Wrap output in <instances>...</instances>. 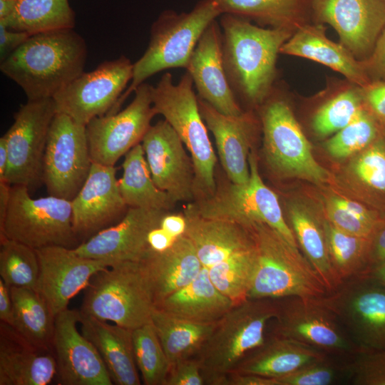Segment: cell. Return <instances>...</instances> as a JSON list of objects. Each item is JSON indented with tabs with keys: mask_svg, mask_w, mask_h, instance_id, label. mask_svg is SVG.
<instances>
[{
	"mask_svg": "<svg viewBox=\"0 0 385 385\" xmlns=\"http://www.w3.org/2000/svg\"><path fill=\"white\" fill-rule=\"evenodd\" d=\"M36 250L39 262L36 290L55 317L85 290L96 273L111 266L103 260L82 257L73 248L48 246Z\"/></svg>",
	"mask_w": 385,
	"mask_h": 385,
	"instance_id": "obj_18",
	"label": "cell"
},
{
	"mask_svg": "<svg viewBox=\"0 0 385 385\" xmlns=\"http://www.w3.org/2000/svg\"><path fill=\"white\" fill-rule=\"evenodd\" d=\"M0 276L9 287L36 289L39 274L36 250L6 237L0 239Z\"/></svg>",
	"mask_w": 385,
	"mask_h": 385,
	"instance_id": "obj_40",
	"label": "cell"
},
{
	"mask_svg": "<svg viewBox=\"0 0 385 385\" xmlns=\"http://www.w3.org/2000/svg\"><path fill=\"white\" fill-rule=\"evenodd\" d=\"M11 185L6 181L0 182V227L4 223L9 205Z\"/></svg>",
	"mask_w": 385,
	"mask_h": 385,
	"instance_id": "obj_57",
	"label": "cell"
},
{
	"mask_svg": "<svg viewBox=\"0 0 385 385\" xmlns=\"http://www.w3.org/2000/svg\"><path fill=\"white\" fill-rule=\"evenodd\" d=\"M319 298L275 299L277 312L271 334L298 341L327 354L353 355L358 349L337 316Z\"/></svg>",
	"mask_w": 385,
	"mask_h": 385,
	"instance_id": "obj_15",
	"label": "cell"
},
{
	"mask_svg": "<svg viewBox=\"0 0 385 385\" xmlns=\"http://www.w3.org/2000/svg\"><path fill=\"white\" fill-rule=\"evenodd\" d=\"M385 262V220H381L369 238L370 271Z\"/></svg>",
	"mask_w": 385,
	"mask_h": 385,
	"instance_id": "obj_50",
	"label": "cell"
},
{
	"mask_svg": "<svg viewBox=\"0 0 385 385\" xmlns=\"http://www.w3.org/2000/svg\"><path fill=\"white\" fill-rule=\"evenodd\" d=\"M343 371L356 385H385V351L358 350Z\"/></svg>",
	"mask_w": 385,
	"mask_h": 385,
	"instance_id": "obj_45",
	"label": "cell"
},
{
	"mask_svg": "<svg viewBox=\"0 0 385 385\" xmlns=\"http://www.w3.org/2000/svg\"><path fill=\"white\" fill-rule=\"evenodd\" d=\"M279 53L320 63L361 88L370 83L365 63L359 61L343 44L329 39L320 26L299 25Z\"/></svg>",
	"mask_w": 385,
	"mask_h": 385,
	"instance_id": "obj_29",
	"label": "cell"
},
{
	"mask_svg": "<svg viewBox=\"0 0 385 385\" xmlns=\"http://www.w3.org/2000/svg\"><path fill=\"white\" fill-rule=\"evenodd\" d=\"M339 369L328 359L307 364L277 378L279 385H328L337 379Z\"/></svg>",
	"mask_w": 385,
	"mask_h": 385,
	"instance_id": "obj_46",
	"label": "cell"
},
{
	"mask_svg": "<svg viewBox=\"0 0 385 385\" xmlns=\"http://www.w3.org/2000/svg\"><path fill=\"white\" fill-rule=\"evenodd\" d=\"M30 36L27 33L11 30L0 24V61H4Z\"/></svg>",
	"mask_w": 385,
	"mask_h": 385,
	"instance_id": "obj_51",
	"label": "cell"
},
{
	"mask_svg": "<svg viewBox=\"0 0 385 385\" xmlns=\"http://www.w3.org/2000/svg\"><path fill=\"white\" fill-rule=\"evenodd\" d=\"M216 385H279L276 378L254 374L230 372L222 375Z\"/></svg>",
	"mask_w": 385,
	"mask_h": 385,
	"instance_id": "obj_52",
	"label": "cell"
},
{
	"mask_svg": "<svg viewBox=\"0 0 385 385\" xmlns=\"http://www.w3.org/2000/svg\"><path fill=\"white\" fill-rule=\"evenodd\" d=\"M370 58L365 62L367 68H371L385 79V28L381 33Z\"/></svg>",
	"mask_w": 385,
	"mask_h": 385,
	"instance_id": "obj_53",
	"label": "cell"
},
{
	"mask_svg": "<svg viewBox=\"0 0 385 385\" xmlns=\"http://www.w3.org/2000/svg\"><path fill=\"white\" fill-rule=\"evenodd\" d=\"M360 351H385V285L369 274L319 298Z\"/></svg>",
	"mask_w": 385,
	"mask_h": 385,
	"instance_id": "obj_11",
	"label": "cell"
},
{
	"mask_svg": "<svg viewBox=\"0 0 385 385\" xmlns=\"http://www.w3.org/2000/svg\"><path fill=\"white\" fill-rule=\"evenodd\" d=\"M186 70L200 98L225 115H239L243 112L226 76L222 30L217 19L200 38Z\"/></svg>",
	"mask_w": 385,
	"mask_h": 385,
	"instance_id": "obj_23",
	"label": "cell"
},
{
	"mask_svg": "<svg viewBox=\"0 0 385 385\" xmlns=\"http://www.w3.org/2000/svg\"><path fill=\"white\" fill-rule=\"evenodd\" d=\"M160 227L170 235L178 237L183 235L186 229L185 215L168 212L163 217Z\"/></svg>",
	"mask_w": 385,
	"mask_h": 385,
	"instance_id": "obj_54",
	"label": "cell"
},
{
	"mask_svg": "<svg viewBox=\"0 0 385 385\" xmlns=\"http://www.w3.org/2000/svg\"><path fill=\"white\" fill-rule=\"evenodd\" d=\"M333 269L342 283L370 272L369 238L346 232L322 218Z\"/></svg>",
	"mask_w": 385,
	"mask_h": 385,
	"instance_id": "obj_37",
	"label": "cell"
},
{
	"mask_svg": "<svg viewBox=\"0 0 385 385\" xmlns=\"http://www.w3.org/2000/svg\"><path fill=\"white\" fill-rule=\"evenodd\" d=\"M9 290L13 304L12 327L30 343L52 350L55 316L46 300L34 289L11 287Z\"/></svg>",
	"mask_w": 385,
	"mask_h": 385,
	"instance_id": "obj_34",
	"label": "cell"
},
{
	"mask_svg": "<svg viewBox=\"0 0 385 385\" xmlns=\"http://www.w3.org/2000/svg\"><path fill=\"white\" fill-rule=\"evenodd\" d=\"M6 237L35 250L48 246L75 248L80 242L72 223L71 200L49 195L32 198L24 185H11L0 239Z\"/></svg>",
	"mask_w": 385,
	"mask_h": 385,
	"instance_id": "obj_8",
	"label": "cell"
},
{
	"mask_svg": "<svg viewBox=\"0 0 385 385\" xmlns=\"http://www.w3.org/2000/svg\"><path fill=\"white\" fill-rule=\"evenodd\" d=\"M224 68L237 100L259 105L272 90L276 61L292 29L265 28L232 14L220 16Z\"/></svg>",
	"mask_w": 385,
	"mask_h": 385,
	"instance_id": "obj_1",
	"label": "cell"
},
{
	"mask_svg": "<svg viewBox=\"0 0 385 385\" xmlns=\"http://www.w3.org/2000/svg\"><path fill=\"white\" fill-rule=\"evenodd\" d=\"M176 238L159 226L149 232L148 242L151 250L162 252L169 248Z\"/></svg>",
	"mask_w": 385,
	"mask_h": 385,
	"instance_id": "obj_55",
	"label": "cell"
},
{
	"mask_svg": "<svg viewBox=\"0 0 385 385\" xmlns=\"http://www.w3.org/2000/svg\"><path fill=\"white\" fill-rule=\"evenodd\" d=\"M257 266L255 245L207 268L216 288L235 304L248 299Z\"/></svg>",
	"mask_w": 385,
	"mask_h": 385,
	"instance_id": "obj_39",
	"label": "cell"
},
{
	"mask_svg": "<svg viewBox=\"0 0 385 385\" xmlns=\"http://www.w3.org/2000/svg\"><path fill=\"white\" fill-rule=\"evenodd\" d=\"M0 320L12 327L14 323L13 304L9 287L0 279Z\"/></svg>",
	"mask_w": 385,
	"mask_h": 385,
	"instance_id": "obj_56",
	"label": "cell"
},
{
	"mask_svg": "<svg viewBox=\"0 0 385 385\" xmlns=\"http://www.w3.org/2000/svg\"><path fill=\"white\" fill-rule=\"evenodd\" d=\"M0 24L31 36L73 29L76 14L68 0H17L13 14Z\"/></svg>",
	"mask_w": 385,
	"mask_h": 385,
	"instance_id": "obj_36",
	"label": "cell"
},
{
	"mask_svg": "<svg viewBox=\"0 0 385 385\" xmlns=\"http://www.w3.org/2000/svg\"><path fill=\"white\" fill-rule=\"evenodd\" d=\"M127 207L115 166L92 163L84 184L71 200L73 228L80 244L111 226Z\"/></svg>",
	"mask_w": 385,
	"mask_h": 385,
	"instance_id": "obj_22",
	"label": "cell"
},
{
	"mask_svg": "<svg viewBox=\"0 0 385 385\" xmlns=\"http://www.w3.org/2000/svg\"><path fill=\"white\" fill-rule=\"evenodd\" d=\"M134 355L145 385H165L170 362L152 322L133 330Z\"/></svg>",
	"mask_w": 385,
	"mask_h": 385,
	"instance_id": "obj_41",
	"label": "cell"
},
{
	"mask_svg": "<svg viewBox=\"0 0 385 385\" xmlns=\"http://www.w3.org/2000/svg\"><path fill=\"white\" fill-rule=\"evenodd\" d=\"M56 371L52 350L35 346L1 322L0 385H47Z\"/></svg>",
	"mask_w": 385,
	"mask_h": 385,
	"instance_id": "obj_25",
	"label": "cell"
},
{
	"mask_svg": "<svg viewBox=\"0 0 385 385\" xmlns=\"http://www.w3.org/2000/svg\"><path fill=\"white\" fill-rule=\"evenodd\" d=\"M142 146L156 186L175 202L195 198V173L184 144L167 120L151 125L142 140Z\"/></svg>",
	"mask_w": 385,
	"mask_h": 385,
	"instance_id": "obj_19",
	"label": "cell"
},
{
	"mask_svg": "<svg viewBox=\"0 0 385 385\" xmlns=\"http://www.w3.org/2000/svg\"><path fill=\"white\" fill-rule=\"evenodd\" d=\"M362 92L344 91L325 103L316 112L312 121L314 133L320 137L336 133L347 125L362 107Z\"/></svg>",
	"mask_w": 385,
	"mask_h": 385,
	"instance_id": "obj_44",
	"label": "cell"
},
{
	"mask_svg": "<svg viewBox=\"0 0 385 385\" xmlns=\"http://www.w3.org/2000/svg\"><path fill=\"white\" fill-rule=\"evenodd\" d=\"M325 218L337 228L356 236L370 238L376 229L344 207L338 205L329 197L325 201Z\"/></svg>",
	"mask_w": 385,
	"mask_h": 385,
	"instance_id": "obj_47",
	"label": "cell"
},
{
	"mask_svg": "<svg viewBox=\"0 0 385 385\" xmlns=\"http://www.w3.org/2000/svg\"><path fill=\"white\" fill-rule=\"evenodd\" d=\"M151 322L170 362L197 355L215 323H197L175 317L156 308Z\"/></svg>",
	"mask_w": 385,
	"mask_h": 385,
	"instance_id": "obj_35",
	"label": "cell"
},
{
	"mask_svg": "<svg viewBox=\"0 0 385 385\" xmlns=\"http://www.w3.org/2000/svg\"><path fill=\"white\" fill-rule=\"evenodd\" d=\"M150 282L156 307L168 296L191 282L204 267L185 235L167 250H150L139 260Z\"/></svg>",
	"mask_w": 385,
	"mask_h": 385,
	"instance_id": "obj_27",
	"label": "cell"
},
{
	"mask_svg": "<svg viewBox=\"0 0 385 385\" xmlns=\"http://www.w3.org/2000/svg\"><path fill=\"white\" fill-rule=\"evenodd\" d=\"M156 303L139 261L123 262L96 273L80 312L135 329L151 322Z\"/></svg>",
	"mask_w": 385,
	"mask_h": 385,
	"instance_id": "obj_7",
	"label": "cell"
},
{
	"mask_svg": "<svg viewBox=\"0 0 385 385\" xmlns=\"http://www.w3.org/2000/svg\"><path fill=\"white\" fill-rule=\"evenodd\" d=\"M80 317V311L68 308L55 317L52 350L56 379L61 385H112L98 350L78 329Z\"/></svg>",
	"mask_w": 385,
	"mask_h": 385,
	"instance_id": "obj_17",
	"label": "cell"
},
{
	"mask_svg": "<svg viewBox=\"0 0 385 385\" xmlns=\"http://www.w3.org/2000/svg\"><path fill=\"white\" fill-rule=\"evenodd\" d=\"M257 266L248 299L319 298L329 294L307 259L265 223L249 227Z\"/></svg>",
	"mask_w": 385,
	"mask_h": 385,
	"instance_id": "obj_5",
	"label": "cell"
},
{
	"mask_svg": "<svg viewBox=\"0 0 385 385\" xmlns=\"http://www.w3.org/2000/svg\"><path fill=\"white\" fill-rule=\"evenodd\" d=\"M188 72L177 83L170 73H165L151 86L153 108L173 127L190 153L195 173L194 192L198 199L216 192L215 179L216 155L209 138L207 128L200 114L197 96Z\"/></svg>",
	"mask_w": 385,
	"mask_h": 385,
	"instance_id": "obj_4",
	"label": "cell"
},
{
	"mask_svg": "<svg viewBox=\"0 0 385 385\" xmlns=\"http://www.w3.org/2000/svg\"><path fill=\"white\" fill-rule=\"evenodd\" d=\"M250 178L244 185L230 184L214 195L192 202L202 217L234 222L245 227L265 223L275 230L285 241L298 248L290 226L285 221L277 195L262 180L255 154L248 158Z\"/></svg>",
	"mask_w": 385,
	"mask_h": 385,
	"instance_id": "obj_9",
	"label": "cell"
},
{
	"mask_svg": "<svg viewBox=\"0 0 385 385\" xmlns=\"http://www.w3.org/2000/svg\"><path fill=\"white\" fill-rule=\"evenodd\" d=\"M88 49L73 29L31 35L0 63V70L27 100L53 98L84 72Z\"/></svg>",
	"mask_w": 385,
	"mask_h": 385,
	"instance_id": "obj_2",
	"label": "cell"
},
{
	"mask_svg": "<svg viewBox=\"0 0 385 385\" xmlns=\"http://www.w3.org/2000/svg\"><path fill=\"white\" fill-rule=\"evenodd\" d=\"M234 305L213 284L204 267L191 282L168 296L156 308L181 319L215 323Z\"/></svg>",
	"mask_w": 385,
	"mask_h": 385,
	"instance_id": "obj_31",
	"label": "cell"
},
{
	"mask_svg": "<svg viewBox=\"0 0 385 385\" xmlns=\"http://www.w3.org/2000/svg\"><path fill=\"white\" fill-rule=\"evenodd\" d=\"M327 354L298 341L272 335L246 354L232 372L279 378Z\"/></svg>",
	"mask_w": 385,
	"mask_h": 385,
	"instance_id": "obj_30",
	"label": "cell"
},
{
	"mask_svg": "<svg viewBox=\"0 0 385 385\" xmlns=\"http://www.w3.org/2000/svg\"><path fill=\"white\" fill-rule=\"evenodd\" d=\"M56 113L52 98L27 100L14 115L4 135L8 148L5 181L29 189L42 181L43 159L48 135Z\"/></svg>",
	"mask_w": 385,
	"mask_h": 385,
	"instance_id": "obj_12",
	"label": "cell"
},
{
	"mask_svg": "<svg viewBox=\"0 0 385 385\" xmlns=\"http://www.w3.org/2000/svg\"><path fill=\"white\" fill-rule=\"evenodd\" d=\"M288 214L291 229L304 257L318 274L328 292H334L342 283L331 263L322 218L299 202L289 203Z\"/></svg>",
	"mask_w": 385,
	"mask_h": 385,
	"instance_id": "obj_32",
	"label": "cell"
},
{
	"mask_svg": "<svg viewBox=\"0 0 385 385\" xmlns=\"http://www.w3.org/2000/svg\"><path fill=\"white\" fill-rule=\"evenodd\" d=\"M385 2V0H383Z\"/></svg>",
	"mask_w": 385,
	"mask_h": 385,
	"instance_id": "obj_61",
	"label": "cell"
},
{
	"mask_svg": "<svg viewBox=\"0 0 385 385\" xmlns=\"http://www.w3.org/2000/svg\"><path fill=\"white\" fill-rule=\"evenodd\" d=\"M261 121L267 160L274 172L322 185L329 181V173L315 159L312 146L289 104L272 96L263 102Z\"/></svg>",
	"mask_w": 385,
	"mask_h": 385,
	"instance_id": "obj_10",
	"label": "cell"
},
{
	"mask_svg": "<svg viewBox=\"0 0 385 385\" xmlns=\"http://www.w3.org/2000/svg\"><path fill=\"white\" fill-rule=\"evenodd\" d=\"M86 125L56 113L51 125L43 159L42 182L51 195L71 200L91 170Z\"/></svg>",
	"mask_w": 385,
	"mask_h": 385,
	"instance_id": "obj_13",
	"label": "cell"
},
{
	"mask_svg": "<svg viewBox=\"0 0 385 385\" xmlns=\"http://www.w3.org/2000/svg\"><path fill=\"white\" fill-rule=\"evenodd\" d=\"M369 274L379 282L385 285V262L372 269Z\"/></svg>",
	"mask_w": 385,
	"mask_h": 385,
	"instance_id": "obj_60",
	"label": "cell"
},
{
	"mask_svg": "<svg viewBox=\"0 0 385 385\" xmlns=\"http://www.w3.org/2000/svg\"><path fill=\"white\" fill-rule=\"evenodd\" d=\"M197 101L228 178L234 184H246L250 178L249 151L257 124L254 116L244 111L239 115H225L198 96Z\"/></svg>",
	"mask_w": 385,
	"mask_h": 385,
	"instance_id": "obj_24",
	"label": "cell"
},
{
	"mask_svg": "<svg viewBox=\"0 0 385 385\" xmlns=\"http://www.w3.org/2000/svg\"><path fill=\"white\" fill-rule=\"evenodd\" d=\"M276 312L275 299H247L235 304L215 322L196 356L205 385H215L246 354L263 344L266 325Z\"/></svg>",
	"mask_w": 385,
	"mask_h": 385,
	"instance_id": "obj_6",
	"label": "cell"
},
{
	"mask_svg": "<svg viewBox=\"0 0 385 385\" xmlns=\"http://www.w3.org/2000/svg\"><path fill=\"white\" fill-rule=\"evenodd\" d=\"M212 0H200L188 12L162 11L150 27V41L143 56L133 63V77L110 114L150 76L169 68H187L205 30L221 15Z\"/></svg>",
	"mask_w": 385,
	"mask_h": 385,
	"instance_id": "obj_3",
	"label": "cell"
},
{
	"mask_svg": "<svg viewBox=\"0 0 385 385\" xmlns=\"http://www.w3.org/2000/svg\"><path fill=\"white\" fill-rule=\"evenodd\" d=\"M80 313L81 332L98 350L113 384H141L134 355L133 329Z\"/></svg>",
	"mask_w": 385,
	"mask_h": 385,
	"instance_id": "obj_28",
	"label": "cell"
},
{
	"mask_svg": "<svg viewBox=\"0 0 385 385\" xmlns=\"http://www.w3.org/2000/svg\"><path fill=\"white\" fill-rule=\"evenodd\" d=\"M348 173L369 195L385 199V139L378 137L354 155Z\"/></svg>",
	"mask_w": 385,
	"mask_h": 385,
	"instance_id": "obj_42",
	"label": "cell"
},
{
	"mask_svg": "<svg viewBox=\"0 0 385 385\" xmlns=\"http://www.w3.org/2000/svg\"><path fill=\"white\" fill-rule=\"evenodd\" d=\"M378 138V128L372 116L364 108L344 128L326 144L327 153L335 159H344L359 153Z\"/></svg>",
	"mask_w": 385,
	"mask_h": 385,
	"instance_id": "obj_43",
	"label": "cell"
},
{
	"mask_svg": "<svg viewBox=\"0 0 385 385\" xmlns=\"http://www.w3.org/2000/svg\"><path fill=\"white\" fill-rule=\"evenodd\" d=\"M124 156L118 186L125 205L165 211L173 209L176 202L155 184L142 144L135 145Z\"/></svg>",
	"mask_w": 385,
	"mask_h": 385,
	"instance_id": "obj_33",
	"label": "cell"
},
{
	"mask_svg": "<svg viewBox=\"0 0 385 385\" xmlns=\"http://www.w3.org/2000/svg\"><path fill=\"white\" fill-rule=\"evenodd\" d=\"M221 14H232L272 28L301 25L304 0H212ZM221 14V15H222Z\"/></svg>",
	"mask_w": 385,
	"mask_h": 385,
	"instance_id": "obj_38",
	"label": "cell"
},
{
	"mask_svg": "<svg viewBox=\"0 0 385 385\" xmlns=\"http://www.w3.org/2000/svg\"><path fill=\"white\" fill-rule=\"evenodd\" d=\"M318 21L331 25L356 58L373 51L385 28L383 0H310Z\"/></svg>",
	"mask_w": 385,
	"mask_h": 385,
	"instance_id": "obj_21",
	"label": "cell"
},
{
	"mask_svg": "<svg viewBox=\"0 0 385 385\" xmlns=\"http://www.w3.org/2000/svg\"><path fill=\"white\" fill-rule=\"evenodd\" d=\"M133 70V63L121 55L82 73L52 98L56 113L84 125L108 114L130 83Z\"/></svg>",
	"mask_w": 385,
	"mask_h": 385,
	"instance_id": "obj_14",
	"label": "cell"
},
{
	"mask_svg": "<svg viewBox=\"0 0 385 385\" xmlns=\"http://www.w3.org/2000/svg\"><path fill=\"white\" fill-rule=\"evenodd\" d=\"M165 385H205L197 357L185 358L171 363Z\"/></svg>",
	"mask_w": 385,
	"mask_h": 385,
	"instance_id": "obj_48",
	"label": "cell"
},
{
	"mask_svg": "<svg viewBox=\"0 0 385 385\" xmlns=\"http://www.w3.org/2000/svg\"><path fill=\"white\" fill-rule=\"evenodd\" d=\"M361 88L363 99L375 116L385 123V81L369 83Z\"/></svg>",
	"mask_w": 385,
	"mask_h": 385,
	"instance_id": "obj_49",
	"label": "cell"
},
{
	"mask_svg": "<svg viewBox=\"0 0 385 385\" xmlns=\"http://www.w3.org/2000/svg\"><path fill=\"white\" fill-rule=\"evenodd\" d=\"M8 165V148L5 137L0 138V182L5 181Z\"/></svg>",
	"mask_w": 385,
	"mask_h": 385,
	"instance_id": "obj_58",
	"label": "cell"
},
{
	"mask_svg": "<svg viewBox=\"0 0 385 385\" xmlns=\"http://www.w3.org/2000/svg\"><path fill=\"white\" fill-rule=\"evenodd\" d=\"M17 0H0V23L6 21L14 13Z\"/></svg>",
	"mask_w": 385,
	"mask_h": 385,
	"instance_id": "obj_59",
	"label": "cell"
},
{
	"mask_svg": "<svg viewBox=\"0 0 385 385\" xmlns=\"http://www.w3.org/2000/svg\"><path fill=\"white\" fill-rule=\"evenodd\" d=\"M169 211L128 207L116 224L103 229L73 248L79 255L109 262L139 261L150 250L149 232Z\"/></svg>",
	"mask_w": 385,
	"mask_h": 385,
	"instance_id": "obj_20",
	"label": "cell"
},
{
	"mask_svg": "<svg viewBox=\"0 0 385 385\" xmlns=\"http://www.w3.org/2000/svg\"><path fill=\"white\" fill-rule=\"evenodd\" d=\"M151 85L143 83L123 110L91 120L86 125L90 155L93 163L114 166L131 148L140 143L156 115Z\"/></svg>",
	"mask_w": 385,
	"mask_h": 385,
	"instance_id": "obj_16",
	"label": "cell"
},
{
	"mask_svg": "<svg viewBox=\"0 0 385 385\" xmlns=\"http://www.w3.org/2000/svg\"><path fill=\"white\" fill-rule=\"evenodd\" d=\"M183 214L186 220L183 235L190 239L206 268L255 247L252 235L247 227L227 220L203 217L192 203L187 205Z\"/></svg>",
	"mask_w": 385,
	"mask_h": 385,
	"instance_id": "obj_26",
	"label": "cell"
}]
</instances>
